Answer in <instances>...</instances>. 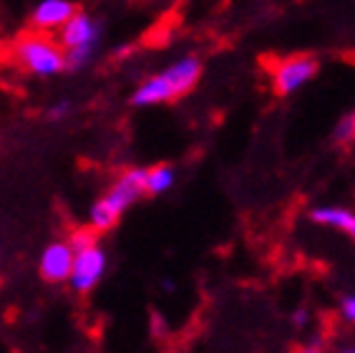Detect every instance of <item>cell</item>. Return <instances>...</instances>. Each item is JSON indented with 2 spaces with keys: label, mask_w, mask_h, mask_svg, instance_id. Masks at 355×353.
Listing matches in <instances>:
<instances>
[{
  "label": "cell",
  "mask_w": 355,
  "mask_h": 353,
  "mask_svg": "<svg viewBox=\"0 0 355 353\" xmlns=\"http://www.w3.org/2000/svg\"><path fill=\"white\" fill-rule=\"evenodd\" d=\"M202 79V61L197 56H182L177 61H171L159 74L146 76L134 91H131V106L137 109H149L159 104H171L194 91V86Z\"/></svg>",
  "instance_id": "6da1fadb"
},
{
  "label": "cell",
  "mask_w": 355,
  "mask_h": 353,
  "mask_svg": "<svg viewBox=\"0 0 355 353\" xmlns=\"http://www.w3.org/2000/svg\"><path fill=\"white\" fill-rule=\"evenodd\" d=\"M141 197H146V170L126 167L116 174L111 187L89 207V224L96 232H109Z\"/></svg>",
  "instance_id": "7a4b0ae2"
},
{
  "label": "cell",
  "mask_w": 355,
  "mask_h": 353,
  "mask_svg": "<svg viewBox=\"0 0 355 353\" xmlns=\"http://www.w3.org/2000/svg\"><path fill=\"white\" fill-rule=\"evenodd\" d=\"M10 51H13L15 66L21 68L23 74L35 76V79H55L63 71H69L66 51L58 43V38L51 33H41V31L31 28V33L15 38Z\"/></svg>",
  "instance_id": "3957f363"
},
{
  "label": "cell",
  "mask_w": 355,
  "mask_h": 353,
  "mask_svg": "<svg viewBox=\"0 0 355 353\" xmlns=\"http://www.w3.org/2000/svg\"><path fill=\"white\" fill-rule=\"evenodd\" d=\"M101 35L103 28L101 23L96 21L94 15L86 13V10H76L69 18V23L55 33L58 43L66 51V63H69L71 74H78L83 68H89L98 56V48H101Z\"/></svg>",
  "instance_id": "277c9868"
},
{
  "label": "cell",
  "mask_w": 355,
  "mask_h": 353,
  "mask_svg": "<svg viewBox=\"0 0 355 353\" xmlns=\"http://www.w3.org/2000/svg\"><path fill=\"white\" fill-rule=\"evenodd\" d=\"M109 270V252L101 243H94L89 247L76 252L73 258V270H71L69 286L78 295H86L94 288H98V283L103 280Z\"/></svg>",
  "instance_id": "5b68a950"
},
{
  "label": "cell",
  "mask_w": 355,
  "mask_h": 353,
  "mask_svg": "<svg viewBox=\"0 0 355 353\" xmlns=\"http://www.w3.org/2000/svg\"><path fill=\"white\" fill-rule=\"evenodd\" d=\"M318 74V61L313 56H287L272 66V88L277 96L297 94Z\"/></svg>",
  "instance_id": "8992f818"
},
{
  "label": "cell",
  "mask_w": 355,
  "mask_h": 353,
  "mask_svg": "<svg viewBox=\"0 0 355 353\" xmlns=\"http://www.w3.org/2000/svg\"><path fill=\"white\" fill-rule=\"evenodd\" d=\"M73 258L76 250L71 247L69 238L66 240H53L41 250L38 258V275L51 286H61L69 283L71 270H73Z\"/></svg>",
  "instance_id": "52a82bcc"
},
{
  "label": "cell",
  "mask_w": 355,
  "mask_h": 353,
  "mask_svg": "<svg viewBox=\"0 0 355 353\" xmlns=\"http://www.w3.org/2000/svg\"><path fill=\"white\" fill-rule=\"evenodd\" d=\"M78 10L73 0H38L33 8H31V15H28V26L33 31H41V33H58L66 23H69L71 15Z\"/></svg>",
  "instance_id": "ba28073f"
},
{
  "label": "cell",
  "mask_w": 355,
  "mask_h": 353,
  "mask_svg": "<svg viewBox=\"0 0 355 353\" xmlns=\"http://www.w3.org/2000/svg\"><path fill=\"white\" fill-rule=\"evenodd\" d=\"M310 220L320 227H330V230L340 232L345 238L355 243V212L340 204H320L310 210Z\"/></svg>",
  "instance_id": "9c48e42d"
},
{
  "label": "cell",
  "mask_w": 355,
  "mask_h": 353,
  "mask_svg": "<svg viewBox=\"0 0 355 353\" xmlns=\"http://www.w3.org/2000/svg\"><path fill=\"white\" fill-rule=\"evenodd\" d=\"M174 182H177V172L171 164H154L146 170V195L149 197L166 195L174 187Z\"/></svg>",
  "instance_id": "30bf717a"
},
{
  "label": "cell",
  "mask_w": 355,
  "mask_h": 353,
  "mask_svg": "<svg viewBox=\"0 0 355 353\" xmlns=\"http://www.w3.org/2000/svg\"><path fill=\"white\" fill-rule=\"evenodd\" d=\"M335 144H353L355 142V114H345L338 119L333 129Z\"/></svg>",
  "instance_id": "8fae6325"
},
{
  "label": "cell",
  "mask_w": 355,
  "mask_h": 353,
  "mask_svg": "<svg viewBox=\"0 0 355 353\" xmlns=\"http://www.w3.org/2000/svg\"><path fill=\"white\" fill-rule=\"evenodd\" d=\"M98 235H101V232H96L91 224H86V227H76V230L71 232L69 243H71V247L78 252V250H83V247H89V245L98 243Z\"/></svg>",
  "instance_id": "7c38bea8"
},
{
  "label": "cell",
  "mask_w": 355,
  "mask_h": 353,
  "mask_svg": "<svg viewBox=\"0 0 355 353\" xmlns=\"http://www.w3.org/2000/svg\"><path fill=\"white\" fill-rule=\"evenodd\" d=\"M71 116V104L69 101H58V104H53V106H48V111H46V119L48 122H63V119H69Z\"/></svg>",
  "instance_id": "4fadbf2b"
},
{
  "label": "cell",
  "mask_w": 355,
  "mask_h": 353,
  "mask_svg": "<svg viewBox=\"0 0 355 353\" xmlns=\"http://www.w3.org/2000/svg\"><path fill=\"white\" fill-rule=\"evenodd\" d=\"M340 318L350 326H355V293H348V295H343L340 300Z\"/></svg>",
  "instance_id": "5bb4252c"
},
{
  "label": "cell",
  "mask_w": 355,
  "mask_h": 353,
  "mask_svg": "<svg viewBox=\"0 0 355 353\" xmlns=\"http://www.w3.org/2000/svg\"><path fill=\"white\" fill-rule=\"evenodd\" d=\"M308 320H310V315H308L305 308H297V311L293 313V326L295 328H305L308 326Z\"/></svg>",
  "instance_id": "9a60e30c"
},
{
  "label": "cell",
  "mask_w": 355,
  "mask_h": 353,
  "mask_svg": "<svg viewBox=\"0 0 355 353\" xmlns=\"http://www.w3.org/2000/svg\"><path fill=\"white\" fill-rule=\"evenodd\" d=\"M322 346H325V343H322V338H313L308 343V348H305V351H322Z\"/></svg>",
  "instance_id": "2e32d148"
},
{
  "label": "cell",
  "mask_w": 355,
  "mask_h": 353,
  "mask_svg": "<svg viewBox=\"0 0 355 353\" xmlns=\"http://www.w3.org/2000/svg\"><path fill=\"white\" fill-rule=\"evenodd\" d=\"M162 286H164L166 293H171V290H174V280H162Z\"/></svg>",
  "instance_id": "e0dca14e"
}]
</instances>
